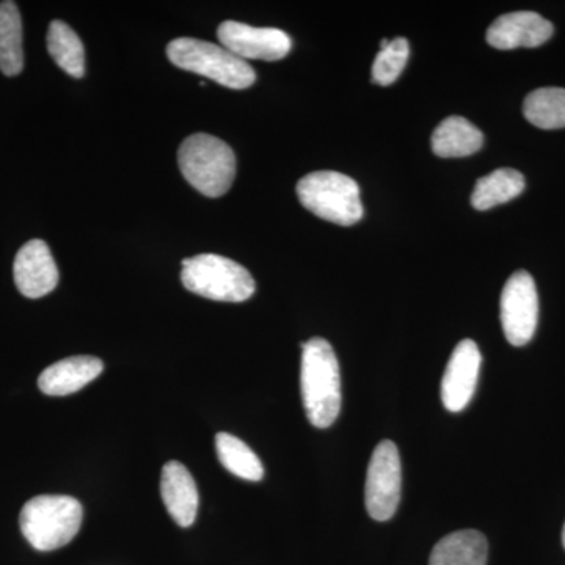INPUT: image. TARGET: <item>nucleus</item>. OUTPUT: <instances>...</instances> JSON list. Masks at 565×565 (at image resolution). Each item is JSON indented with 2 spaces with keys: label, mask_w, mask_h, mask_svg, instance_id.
I'll list each match as a JSON object with an SVG mask.
<instances>
[{
  "label": "nucleus",
  "mask_w": 565,
  "mask_h": 565,
  "mask_svg": "<svg viewBox=\"0 0 565 565\" xmlns=\"http://www.w3.org/2000/svg\"><path fill=\"white\" fill-rule=\"evenodd\" d=\"M525 177L514 169H498L478 180L471 193L475 210L489 211L516 199L525 191Z\"/></svg>",
  "instance_id": "obj_17"
},
{
  "label": "nucleus",
  "mask_w": 565,
  "mask_h": 565,
  "mask_svg": "<svg viewBox=\"0 0 565 565\" xmlns=\"http://www.w3.org/2000/svg\"><path fill=\"white\" fill-rule=\"evenodd\" d=\"M411 55V44L405 39L382 40L381 51L373 63V81L379 85H392L403 73Z\"/></svg>",
  "instance_id": "obj_22"
},
{
  "label": "nucleus",
  "mask_w": 565,
  "mask_h": 565,
  "mask_svg": "<svg viewBox=\"0 0 565 565\" xmlns=\"http://www.w3.org/2000/svg\"><path fill=\"white\" fill-rule=\"evenodd\" d=\"M14 282L22 296L40 299L58 285V269L47 244L33 239L22 245L13 264Z\"/></svg>",
  "instance_id": "obj_11"
},
{
  "label": "nucleus",
  "mask_w": 565,
  "mask_h": 565,
  "mask_svg": "<svg viewBox=\"0 0 565 565\" xmlns=\"http://www.w3.org/2000/svg\"><path fill=\"white\" fill-rule=\"evenodd\" d=\"M167 55L178 68L200 74L233 90H245L256 81L255 70L250 63L207 41L173 40L167 46Z\"/></svg>",
  "instance_id": "obj_5"
},
{
  "label": "nucleus",
  "mask_w": 565,
  "mask_h": 565,
  "mask_svg": "<svg viewBox=\"0 0 565 565\" xmlns=\"http://www.w3.org/2000/svg\"><path fill=\"white\" fill-rule=\"evenodd\" d=\"M299 202L322 221L341 226L362 221L360 188L348 174L321 170L303 177L297 184Z\"/></svg>",
  "instance_id": "obj_6"
},
{
  "label": "nucleus",
  "mask_w": 565,
  "mask_h": 565,
  "mask_svg": "<svg viewBox=\"0 0 565 565\" xmlns=\"http://www.w3.org/2000/svg\"><path fill=\"white\" fill-rule=\"evenodd\" d=\"M24 68L22 20L20 9L11 0L0 2V71L18 76Z\"/></svg>",
  "instance_id": "obj_18"
},
{
  "label": "nucleus",
  "mask_w": 565,
  "mask_h": 565,
  "mask_svg": "<svg viewBox=\"0 0 565 565\" xmlns=\"http://www.w3.org/2000/svg\"><path fill=\"white\" fill-rule=\"evenodd\" d=\"M523 114L537 128H565V88L546 87L531 92L523 103Z\"/></svg>",
  "instance_id": "obj_21"
},
{
  "label": "nucleus",
  "mask_w": 565,
  "mask_h": 565,
  "mask_svg": "<svg viewBox=\"0 0 565 565\" xmlns=\"http://www.w3.org/2000/svg\"><path fill=\"white\" fill-rule=\"evenodd\" d=\"M563 544H564V548H565V525H564V530H563Z\"/></svg>",
  "instance_id": "obj_23"
},
{
  "label": "nucleus",
  "mask_w": 565,
  "mask_h": 565,
  "mask_svg": "<svg viewBox=\"0 0 565 565\" xmlns=\"http://www.w3.org/2000/svg\"><path fill=\"white\" fill-rule=\"evenodd\" d=\"M403 489L399 451L392 440L375 446L367 467L364 503L375 522H386L396 514Z\"/></svg>",
  "instance_id": "obj_7"
},
{
  "label": "nucleus",
  "mask_w": 565,
  "mask_h": 565,
  "mask_svg": "<svg viewBox=\"0 0 565 565\" xmlns=\"http://www.w3.org/2000/svg\"><path fill=\"white\" fill-rule=\"evenodd\" d=\"M181 281L188 291L217 302H245L256 291L255 280L244 266L212 253L184 259Z\"/></svg>",
  "instance_id": "obj_4"
},
{
  "label": "nucleus",
  "mask_w": 565,
  "mask_h": 565,
  "mask_svg": "<svg viewBox=\"0 0 565 565\" xmlns=\"http://www.w3.org/2000/svg\"><path fill=\"white\" fill-rule=\"evenodd\" d=\"M553 24L534 11H514L503 14L490 25L487 41L501 51L537 47L553 36Z\"/></svg>",
  "instance_id": "obj_12"
},
{
  "label": "nucleus",
  "mask_w": 565,
  "mask_h": 565,
  "mask_svg": "<svg viewBox=\"0 0 565 565\" xmlns=\"http://www.w3.org/2000/svg\"><path fill=\"white\" fill-rule=\"evenodd\" d=\"M178 166L185 181L204 196L218 199L232 189L236 156L225 141L210 134H193L178 150Z\"/></svg>",
  "instance_id": "obj_2"
},
{
  "label": "nucleus",
  "mask_w": 565,
  "mask_h": 565,
  "mask_svg": "<svg viewBox=\"0 0 565 565\" xmlns=\"http://www.w3.org/2000/svg\"><path fill=\"white\" fill-rule=\"evenodd\" d=\"M104 364L96 356H70L41 373L39 386L47 396H68L102 375Z\"/></svg>",
  "instance_id": "obj_14"
},
{
  "label": "nucleus",
  "mask_w": 565,
  "mask_h": 565,
  "mask_svg": "<svg viewBox=\"0 0 565 565\" xmlns=\"http://www.w3.org/2000/svg\"><path fill=\"white\" fill-rule=\"evenodd\" d=\"M489 544L475 530L456 531L434 546L429 565H487Z\"/></svg>",
  "instance_id": "obj_15"
},
{
  "label": "nucleus",
  "mask_w": 565,
  "mask_h": 565,
  "mask_svg": "<svg viewBox=\"0 0 565 565\" xmlns=\"http://www.w3.org/2000/svg\"><path fill=\"white\" fill-rule=\"evenodd\" d=\"M161 494L174 523L182 527L192 526L199 514V489L191 471L178 460H170L162 468Z\"/></svg>",
  "instance_id": "obj_13"
},
{
  "label": "nucleus",
  "mask_w": 565,
  "mask_h": 565,
  "mask_svg": "<svg viewBox=\"0 0 565 565\" xmlns=\"http://www.w3.org/2000/svg\"><path fill=\"white\" fill-rule=\"evenodd\" d=\"M215 449L218 460L230 473L250 482H259L264 478L262 460L241 438L226 433L217 434Z\"/></svg>",
  "instance_id": "obj_20"
},
{
  "label": "nucleus",
  "mask_w": 565,
  "mask_h": 565,
  "mask_svg": "<svg viewBox=\"0 0 565 565\" xmlns=\"http://www.w3.org/2000/svg\"><path fill=\"white\" fill-rule=\"evenodd\" d=\"M47 51L51 57L71 77L81 79L85 74L84 44L77 33L63 21H52L47 31Z\"/></svg>",
  "instance_id": "obj_19"
},
{
  "label": "nucleus",
  "mask_w": 565,
  "mask_h": 565,
  "mask_svg": "<svg viewBox=\"0 0 565 565\" xmlns=\"http://www.w3.org/2000/svg\"><path fill=\"white\" fill-rule=\"evenodd\" d=\"M225 50L243 61H281L292 47L291 36L274 28H253L244 22H222L217 31Z\"/></svg>",
  "instance_id": "obj_9"
},
{
  "label": "nucleus",
  "mask_w": 565,
  "mask_h": 565,
  "mask_svg": "<svg viewBox=\"0 0 565 565\" xmlns=\"http://www.w3.org/2000/svg\"><path fill=\"white\" fill-rule=\"evenodd\" d=\"M539 322V296L526 270L512 274L501 292V326L505 340L522 348L533 340Z\"/></svg>",
  "instance_id": "obj_8"
},
{
  "label": "nucleus",
  "mask_w": 565,
  "mask_h": 565,
  "mask_svg": "<svg viewBox=\"0 0 565 565\" xmlns=\"http://www.w3.org/2000/svg\"><path fill=\"white\" fill-rule=\"evenodd\" d=\"M481 363V351L473 340H463L456 345L441 379V401L446 411L462 412L468 407L475 396Z\"/></svg>",
  "instance_id": "obj_10"
},
{
  "label": "nucleus",
  "mask_w": 565,
  "mask_h": 565,
  "mask_svg": "<svg viewBox=\"0 0 565 565\" xmlns=\"http://www.w3.org/2000/svg\"><path fill=\"white\" fill-rule=\"evenodd\" d=\"M84 509L76 498L41 494L24 504L20 515L22 534L39 552L68 545L79 533Z\"/></svg>",
  "instance_id": "obj_3"
},
{
  "label": "nucleus",
  "mask_w": 565,
  "mask_h": 565,
  "mask_svg": "<svg viewBox=\"0 0 565 565\" xmlns=\"http://www.w3.org/2000/svg\"><path fill=\"white\" fill-rule=\"evenodd\" d=\"M300 392L308 422L327 429L341 412L340 363L332 344L323 338H311L302 344Z\"/></svg>",
  "instance_id": "obj_1"
},
{
  "label": "nucleus",
  "mask_w": 565,
  "mask_h": 565,
  "mask_svg": "<svg viewBox=\"0 0 565 565\" xmlns=\"http://www.w3.org/2000/svg\"><path fill=\"white\" fill-rule=\"evenodd\" d=\"M433 151L438 158H467L481 150L484 136L463 117H448L435 128Z\"/></svg>",
  "instance_id": "obj_16"
}]
</instances>
